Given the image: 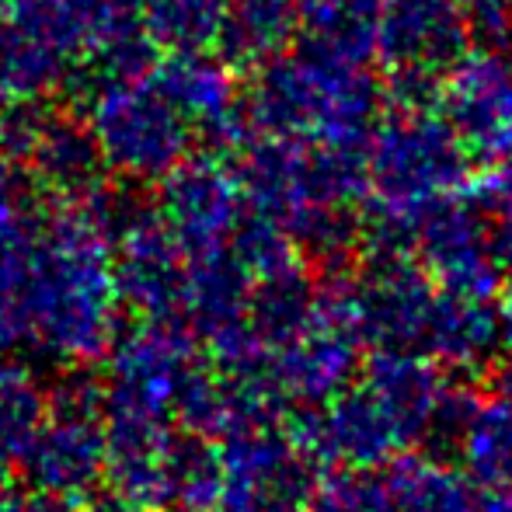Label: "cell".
<instances>
[{
	"label": "cell",
	"instance_id": "obj_1",
	"mask_svg": "<svg viewBox=\"0 0 512 512\" xmlns=\"http://www.w3.org/2000/svg\"><path fill=\"white\" fill-rule=\"evenodd\" d=\"M258 77L244 98L255 133L283 140L363 147L384 108V81L307 42L255 67Z\"/></svg>",
	"mask_w": 512,
	"mask_h": 512
},
{
	"label": "cell",
	"instance_id": "obj_2",
	"mask_svg": "<svg viewBox=\"0 0 512 512\" xmlns=\"http://www.w3.org/2000/svg\"><path fill=\"white\" fill-rule=\"evenodd\" d=\"M370 175L387 196L422 199L467 175L471 147L439 108H394L366 140Z\"/></svg>",
	"mask_w": 512,
	"mask_h": 512
},
{
	"label": "cell",
	"instance_id": "obj_3",
	"mask_svg": "<svg viewBox=\"0 0 512 512\" xmlns=\"http://www.w3.org/2000/svg\"><path fill=\"white\" fill-rule=\"evenodd\" d=\"M439 112L464 136L471 157L506 161L512 150V56L467 49L443 74Z\"/></svg>",
	"mask_w": 512,
	"mask_h": 512
},
{
	"label": "cell",
	"instance_id": "obj_4",
	"mask_svg": "<svg viewBox=\"0 0 512 512\" xmlns=\"http://www.w3.org/2000/svg\"><path fill=\"white\" fill-rule=\"evenodd\" d=\"M471 49L460 0H384L377 56L384 67H418L446 74Z\"/></svg>",
	"mask_w": 512,
	"mask_h": 512
},
{
	"label": "cell",
	"instance_id": "obj_5",
	"mask_svg": "<svg viewBox=\"0 0 512 512\" xmlns=\"http://www.w3.org/2000/svg\"><path fill=\"white\" fill-rule=\"evenodd\" d=\"M105 147L129 168L164 171L182 161L189 150V122L164 91L122 95L108 108Z\"/></svg>",
	"mask_w": 512,
	"mask_h": 512
},
{
	"label": "cell",
	"instance_id": "obj_6",
	"mask_svg": "<svg viewBox=\"0 0 512 512\" xmlns=\"http://www.w3.org/2000/svg\"><path fill=\"white\" fill-rule=\"evenodd\" d=\"M297 35L300 7L293 0H230L216 46L230 67L255 70L272 56L286 53Z\"/></svg>",
	"mask_w": 512,
	"mask_h": 512
},
{
	"label": "cell",
	"instance_id": "obj_7",
	"mask_svg": "<svg viewBox=\"0 0 512 512\" xmlns=\"http://www.w3.org/2000/svg\"><path fill=\"white\" fill-rule=\"evenodd\" d=\"M300 42L370 63L377 56V25L384 0H300Z\"/></svg>",
	"mask_w": 512,
	"mask_h": 512
},
{
	"label": "cell",
	"instance_id": "obj_8",
	"mask_svg": "<svg viewBox=\"0 0 512 512\" xmlns=\"http://www.w3.org/2000/svg\"><path fill=\"white\" fill-rule=\"evenodd\" d=\"M227 4L230 0H143V18L157 46L185 56L216 46Z\"/></svg>",
	"mask_w": 512,
	"mask_h": 512
},
{
	"label": "cell",
	"instance_id": "obj_9",
	"mask_svg": "<svg viewBox=\"0 0 512 512\" xmlns=\"http://www.w3.org/2000/svg\"><path fill=\"white\" fill-rule=\"evenodd\" d=\"M467 39L488 53H512V0H460Z\"/></svg>",
	"mask_w": 512,
	"mask_h": 512
},
{
	"label": "cell",
	"instance_id": "obj_10",
	"mask_svg": "<svg viewBox=\"0 0 512 512\" xmlns=\"http://www.w3.org/2000/svg\"><path fill=\"white\" fill-rule=\"evenodd\" d=\"M293 4H300V0H293Z\"/></svg>",
	"mask_w": 512,
	"mask_h": 512
}]
</instances>
